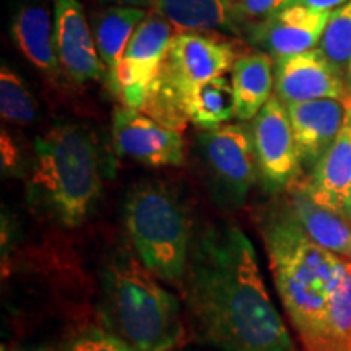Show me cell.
I'll return each instance as SVG.
<instances>
[{"instance_id":"277c9868","label":"cell","mask_w":351,"mask_h":351,"mask_svg":"<svg viewBox=\"0 0 351 351\" xmlns=\"http://www.w3.org/2000/svg\"><path fill=\"white\" fill-rule=\"evenodd\" d=\"M101 189L98 150L83 127L59 124L36 138L29 197L54 221L65 228L80 226Z\"/></svg>"},{"instance_id":"1f68e13d","label":"cell","mask_w":351,"mask_h":351,"mask_svg":"<svg viewBox=\"0 0 351 351\" xmlns=\"http://www.w3.org/2000/svg\"><path fill=\"white\" fill-rule=\"evenodd\" d=\"M179 351H197V350H179Z\"/></svg>"},{"instance_id":"4fadbf2b","label":"cell","mask_w":351,"mask_h":351,"mask_svg":"<svg viewBox=\"0 0 351 351\" xmlns=\"http://www.w3.org/2000/svg\"><path fill=\"white\" fill-rule=\"evenodd\" d=\"M302 166L313 169L343 129L348 99H314L287 104Z\"/></svg>"},{"instance_id":"9a60e30c","label":"cell","mask_w":351,"mask_h":351,"mask_svg":"<svg viewBox=\"0 0 351 351\" xmlns=\"http://www.w3.org/2000/svg\"><path fill=\"white\" fill-rule=\"evenodd\" d=\"M315 204L343 215L351 191V116L343 129L315 163L309 178L300 181Z\"/></svg>"},{"instance_id":"2e32d148","label":"cell","mask_w":351,"mask_h":351,"mask_svg":"<svg viewBox=\"0 0 351 351\" xmlns=\"http://www.w3.org/2000/svg\"><path fill=\"white\" fill-rule=\"evenodd\" d=\"M287 204L314 243L351 262V223L311 199L300 179L287 189Z\"/></svg>"},{"instance_id":"d6986e66","label":"cell","mask_w":351,"mask_h":351,"mask_svg":"<svg viewBox=\"0 0 351 351\" xmlns=\"http://www.w3.org/2000/svg\"><path fill=\"white\" fill-rule=\"evenodd\" d=\"M231 85L234 91L236 119L251 121L271 98L275 86V64L269 54L243 56L232 65Z\"/></svg>"},{"instance_id":"ba28073f","label":"cell","mask_w":351,"mask_h":351,"mask_svg":"<svg viewBox=\"0 0 351 351\" xmlns=\"http://www.w3.org/2000/svg\"><path fill=\"white\" fill-rule=\"evenodd\" d=\"M251 130L263 189L269 192L288 189L300 178L302 163L287 104L271 96L256 116Z\"/></svg>"},{"instance_id":"ac0fdd59","label":"cell","mask_w":351,"mask_h":351,"mask_svg":"<svg viewBox=\"0 0 351 351\" xmlns=\"http://www.w3.org/2000/svg\"><path fill=\"white\" fill-rule=\"evenodd\" d=\"M147 15L143 8L124 5H111L91 15V32L109 82L116 77L130 39Z\"/></svg>"},{"instance_id":"4316f807","label":"cell","mask_w":351,"mask_h":351,"mask_svg":"<svg viewBox=\"0 0 351 351\" xmlns=\"http://www.w3.org/2000/svg\"><path fill=\"white\" fill-rule=\"evenodd\" d=\"M2 351H57L49 345H15L5 346L2 345Z\"/></svg>"},{"instance_id":"6da1fadb","label":"cell","mask_w":351,"mask_h":351,"mask_svg":"<svg viewBox=\"0 0 351 351\" xmlns=\"http://www.w3.org/2000/svg\"><path fill=\"white\" fill-rule=\"evenodd\" d=\"M182 285L202 343L221 351H295L256 249L238 226H210L197 234Z\"/></svg>"},{"instance_id":"7402d4cb","label":"cell","mask_w":351,"mask_h":351,"mask_svg":"<svg viewBox=\"0 0 351 351\" xmlns=\"http://www.w3.org/2000/svg\"><path fill=\"white\" fill-rule=\"evenodd\" d=\"M0 114L12 124H28L36 117V101L19 73L3 65L0 72Z\"/></svg>"},{"instance_id":"9c48e42d","label":"cell","mask_w":351,"mask_h":351,"mask_svg":"<svg viewBox=\"0 0 351 351\" xmlns=\"http://www.w3.org/2000/svg\"><path fill=\"white\" fill-rule=\"evenodd\" d=\"M173 26L160 13L152 10L132 36L122 57L116 77L109 82L125 108L140 111L148 88L155 80L168 46L173 38Z\"/></svg>"},{"instance_id":"52a82bcc","label":"cell","mask_w":351,"mask_h":351,"mask_svg":"<svg viewBox=\"0 0 351 351\" xmlns=\"http://www.w3.org/2000/svg\"><path fill=\"white\" fill-rule=\"evenodd\" d=\"M197 143L215 202L226 210L243 207L257 176L252 130L225 124L205 130Z\"/></svg>"},{"instance_id":"484cf974","label":"cell","mask_w":351,"mask_h":351,"mask_svg":"<svg viewBox=\"0 0 351 351\" xmlns=\"http://www.w3.org/2000/svg\"><path fill=\"white\" fill-rule=\"evenodd\" d=\"M348 0H288V5H304L317 12H333L343 5Z\"/></svg>"},{"instance_id":"83f0119b","label":"cell","mask_w":351,"mask_h":351,"mask_svg":"<svg viewBox=\"0 0 351 351\" xmlns=\"http://www.w3.org/2000/svg\"><path fill=\"white\" fill-rule=\"evenodd\" d=\"M106 2H111L114 5H124V7H148L152 5V0H106Z\"/></svg>"},{"instance_id":"e0dca14e","label":"cell","mask_w":351,"mask_h":351,"mask_svg":"<svg viewBox=\"0 0 351 351\" xmlns=\"http://www.w3.org/2000/svg\"><path fill=\"white\" fill-rule=\"evenodd\" d=\"M12 34L16 46L34 67L49 75H57L60 67L56 49L54 20L51 12L39 3H23L12 21Z\"/></svg>"},{"instance_id":"3957f363","label":"cell","mask_w":351,"mask_h":351,"mask_svg":"<svg viewBox=\"0 0 351 351\" xmlns=\"http://www.w3.org/2000/svg\"><path fill=\"white\" fill-rule=\"evenodd\" d=\"M129 252L117 254L103 271L101 315L109 332L138 351H173L181 343V304Z\"/></svg>"},{"instance_id":"4dcf8cb0","label":"cell","mask_w":351,"mask_h":351,"mask_svg":"<svg viewBox=\"0 0 351 351\" xmlns=\"http://www.w3.org/2000/svg\"><path fill=\"white\" fill-rule=\"evenodd\" d=\"M350 116H351V98H350Z\"/></svg>"},{"instance_id":"cb8c5ba5","label":"cell","mask_w":351,"mask_h":351,"mask_svg":"<svg viewBox=\"0 0 351 351\" xmlns=\"http://www.w3.org/2000/svg\"><path fill=\"white\" fill-rule=\"evenodd\" d=\"M65 351H138L117 337L116 333L103 328H88L75 337Z\"/></svg>"},{"instance_id":"8992f818","label":"cell","mask_w":351,"mask_h":351,"mask_svg":"<svg viewBox=\"0 0 351 351\" xmlns=\"http://www.w3.org/2000/svg\"><path fill=\"white\" fill-rule=\"evenodd\" d=\"M124 225L138 261L160 280L182 285L194 243L178 195L163 184L135 186L124 204Z\"/></svg>"},{"instance_id":"44dd1931","label":"cell","mask_w":351,"mask_h":351,"mask_svg":"<svg viewBox=\"0 0 351 351\" xmlns=\"http://www.w3.org/2000/svg\"><path fill=\"white\" fill-rule=\"evenodd\" d=\"M187 116L192 124L205 130L225 125L236 117L234 91L231 83L221 75L200 86L189 101Z\"/></svg>"},{"instance_id":"d6a6232c","label":"cell","mask_w":351,"mask_h":351,"mask_svg":"<svg viewBox=\"0 0 351 351\" xmlns=\"http://www.w3.org/2000/svg\"><path fill=\"white\" fill-rule=\"evenodd\" d=\"M350 351H351V350H350Z\"/></svg>"},{"instance_id":"f1b7e54d","label":"cell","mask_w":351,"mask_h":351,"mask_svg":"<svg viewBox=\"0 0 351 351\" xmlns=\"http://www.w3.org/2000/svg\"><path fill=\"white\" fill-rule=\"evenodd\" d=\"M343 217H345L346 219H348V221L351 223V191H350V195H348V199H346V202H345Z\"/></svg>"},{"instance_id":"ffe728a7","label":"cell","mask_w":351,"mask_h":351,"mask_svg":"<svg viewBox=\"0 0 351 351\" xmlns=\"http://www.w3.org/2000/svg\"><path fill=\"white\" fill-rule=\"evenodd\" d=\"M152 7L178 32L234 29L230 0H152Z\"/></svg>"},{"instance_id":"603a6c76","label":"cell","mask_w":351,"mask_h":351,"mask_svg":"<svg viewBox=\"0 0 351 351\" xmlns=\"http://www.w3.org/2000/svg\"><path fill=\"white\" fill-rule=\"evenodd\" d=\"M319 49L337 69L351 62V0L332 12Z\"/></svg>"},{"instance_id":"f546056e","label":"cell","mask_w":351,"mask_h":351,"mask_svg":"<svg viewBox=\"0 0 351 351\" xmlns=\"http://www.w3.org/2000/svg\"><path fill=\"white\" fill-rule=\"evenodd\" d=\"M348 73H350V78H351V62H350V65H348Z\"/></svg>"},{"instance_id":"d4e9b609","label":"cell","mask_w":351,"mask_h":351,"mask_svg":"<svg viewBox=\"0 0 351 351\" xmlns=\"http://www.w3.org/2000/svg\"><path fill=\"white\" fill-rule=\"evenodd\" d=\"M288 0H230L234 19L252 20L270 16L280 8L287 7Z\"/></svg>"},{"instance_id":"5b68a950","label":"cell","mask_w":351,"mask_h":351,"mask_svg":"<svg viewBox=\"0 0 351 351\" xmlns=\"http://www.w3.org/2000/svg\"><path fill=\"white\" fill-rule=\"evenodd\" d=\"M238 59L236 47L225 39L199 32H178L171 38L140 112L182 132L191 122L187 106L195 91L213 78L225 75Z\"/></svg>"},{"instance_id":"5bb4252c","label":"cell","mask_w":351,"mask_h":351,"mask_svg":"<svg viewBox=\"0 0 351 351\" xmlns=\"http://www.w3.org/2000/svg\"><path fill=\"white\" fill-rule=\"evenodd\" d=\"M330 15L332 12L304 5L283 7L257 26L254 38L270 51L274 60L313 51L322 39Z\"/></svg>"},{"instance_id":"7a4b0ae2","label":"cell","mask_w":351,"mask_h":351,"mask_svg":"<svg viewBox=\"0 0 351 351\" xmlns=\"http://www.w3.org/2000/svg\"><path fill=\"white\" fill-rule=\"evenodd\" d=\"M274 282L306 351H324L326 324L345 258L320 247L302 230L287 200L258 217Z\"/></svg>"},{"instance_id":"8fae6325","label":"cell","mask_w":351,"mask_h":351,"mask_svg":"<svg viewBox=\"0 0 351 351\" xmlns=\"http://www.w3.org/2000/svg\"><path fill=\"white\" fill-rule=\"evenodd\" d=\"M275 96L283 104L350 98L340 69L319 47L275 60Z\"/></svg>"},{"instance_id":"7c38bea8","label":"cell","mask_w":351,"mask_h":351,"mask_svg":"<svg viewBox=\"0 0 351 351\" xmlns=\"http://www.w3.org/2000/svg\"><path fill=\"white\" fill-rule=\"evenodd\" d=\"M54 2V39L60 67L77 83L101 80L106 65L96 47L91 25L78 0Z\"/></svg>"},{"instance_id":"30bf717a","label":"cell","mask_w":351,"mask_h":351,"mask_svg":"<svg viewBox=\"0 0 351 351\" xmlns=\"http://www.w3.org/2000/svg\"><path fill=\"white\" fill-rule=\"evenodd\" d=\"M182 132L156 122L130 108H117L112 119V142L121 156L147 166H181L184 163Z\"/></svg>"}]
</instances>
